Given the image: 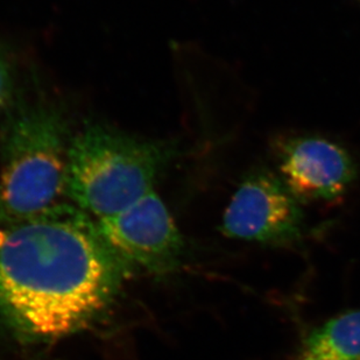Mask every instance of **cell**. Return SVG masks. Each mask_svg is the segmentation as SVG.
<instances>
[{
	"label": "cell",
	"instance_id": "cell-3",
	"mask_svg": "<svg viewBox=\"0 0 360 360\" xmlns=\"http://www.w3.org/2000/svg\"><path fill=\"white\" fill-rule=\"evenodd\" d=\"M176 154L173 141L89 122L69 143L65 198L96 221L120 214L154 191Z\"/></svg>",
	"mask_w": 360,
	"mask_h": 360
},
{
	"label": "cell",
	"instance_id": "cell-1",
	"mask_svg": "<svg viewBox=\"0 0 360 360\" xmlns=\"http://www.w3.org/2000/svg\"><path fill=\"white\" fill-rule=\"evenodd\" d=\"M131 272L74 204L0 212V329L15 340L54 343L91 328Z\"/></svg>",
	"mask_w": 360,
	"mask_h": 360
},
{
	"label": "cell",
	"instance_id": "cell-5",
	"mask_svg": "<svg viewBox=\"0 0 360 360\" xmlns=\"http://www.w3.org/2000/svg\"><path fill=\"white\" fill-rule=\"evenodd\" d=\"M301 202L276 174L255 170L241 181L221 221L228 238L260 244H288L302 236Z\"/></svg>",
	"mask_w": 360,
	"mask_h": 360
},
{
	"label": "cell",
	"instance_id": "cell-8",
	"mask_svg": "<svg viewBox=\"0 0 360 360\" xmlns=\"http://www.w3.org/2000/svg\"><path fill=\"white\" fill-rule=\"evenodd\" d=\"M15 95L13 72L6 53L0 47V113L6 111Z\"/></svg>",
	"mask_w": 360,
	"mask_h": 360
},
{
	"label": "cell",
	"instance_id": "cell-4",
	"mask_svg": "<svg viewBox=\"0 0 360 360\" xmlns=\"http://www.w3.org/2000/svg\"><path fill=\"white\" fill-rule=\"evenodd\" d=\"M96 221L103 238L132 271L165 276L180 266L184 237L155 191L120 214Z\"/></svg>",
	"mask_w": 360,
	"mask_h": 360
},
{
	"label": "cell",
	"instance_id": "cell-7",
	"mask_svg": "<svg viewBox=\"0 0 360 360\" xmlns=\"http://www.w3.org/2000/svg\"><path fill=\"white\" fill-rule=\"evenodd\" d=\"M292 360H360V310H351L317 326Z\"/></svg>",
	"mask_w": 360,
	"mask_h": 360
},
{
	"label": "cell",
	"instance_id": "cell-6",
	"mask_svg": "<svg viewBox=\"0 0 360 360\" xmlns=\"http://www.w3.org/2000/svg\"><path fill=\"white\" fill-rule=\"evenodd\" d=\"M280 179L301 203L343 198L357 176L343 147L319 136L288 140L279 153Z\"/></svg>",
	"mask_w": 360,
	"mask_h": 360
},
{
	"label": "cell",
	"instance_id": "cell-2",
	"mask_svg": "<svg viewBox=\"0 0 360 360\" xmlns=\"http://www.w3.org/2000/svg\"><path fill=\"white\" fill-rule=\"evenodd\" d=\"M65 111L37 91L15 92L0 133V212L28 217L63 203L70 140Z\"/></svg>",
	"mask_w": 360,
	"mask_h": 360
}]
</instances>
